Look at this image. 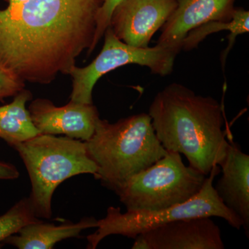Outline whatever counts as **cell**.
<instances>
[{"instance_id": "ac0fdd59", "label": "cell", "mask_w": 249, "mask_h": 249, "mask_svg": "<svg viewBox=\"0 0 249 249\" xmlns=\"http://www.w3.org/2000/svg\"><path fill=\"white\" fill-rule=\"evenodd\" d=\"M24 83L14 71L0 65V101L16 96L24 89Z\"/></svg>"}, {"instance_id": "d6986e66", "label": "cell", "mask_w": 249, "mask_h": 249, "mask_svg": "<svg viewBox=\"0 0 249 249\" xmlns=\"http://www.w3.org/2000/svg\"><path fill=\"white\" fill-rule=\"evenodd\" d=\"M19 173L11 163L0 162V180H13L19 178Z\"/></svg>"}, {"instance_id": "9a60e30c", "label": "cell", "mask_w": 249, "mask_h": 249, "mask_svg": "<svg viewBox=\"0 0 249 249\" xmlns=\"http://www.w3.org/2000/svg\"><path fill=\"white\" fill-rule=\"evenodd\" d=\"M222 30L231 33L229 37V45L222 55V65L225 63L226 58L233 46L236 37L242 34H247L249 31V12L244 9H235L231 20L218 21L203 24L188 33L183 42L182 48L191 50L202 41L206 36L213 33Z\"/></svg>"}, {"instance_id": "ba28073f", "label": "cell", "mask_w": 249, "mask_h": 249, "mask_svg": "<svg viewBox=\"0 0 249 249\" xmlns=\"http://www.w3.org/2000/svg\"><path fill=\"white\" fill-rule=\"evenodd\" d=\"M132 249H224L222 233L212 217L174 221L142 232Z\"/></svg>"}, {"instance_id": "7c38bea8", "label": "cell", "mask_w": 249, "mask_h": 249, "mask_svg": "<svg viewBox=\"0 0 249 249\" xmlns=\"http://www.w3.org/2000/svg\"><path fill=\"white\" fill-rule=\"evenodd\" d=\"M221 177L214 186L223 204L240 218L249 235V156L231 139L227 155L219 165Z\"/></svg>"}, {"instance_id": "6da1fadb", "label": "cell", "mask_w": 249, "mask_h": 249, "mask_svg": "<svg viewBox=\"0 0 249 249\" xmlns=\"http://www.w3.org/2000/svg\"><path fill=\"white\" fill-rule=\"evenodd\" d=\"M104 0H20L0 9V65L24 82L70 74L89 52Z\"/></svg>"}, {"instance_id": "2e32d148", "label": "cell", "mask_w": 249, "mask_h": 249, "mask_svg": "<svg viewBox=\"0 0 249 249\" xmlns=\"http://www.w3.org/2000/svg\"><path fill=\"white\" fill-rule=\"evenodd\" d=\"M39 221L29 197L18 201L0 216V247L6 238L17 233L22 228Z\"/></svg>"}, {"instance_id": "e0dca14e", "label": "cell", "mask_w": 249, "mask_h": 249, "mask_svg": "<svg viewBox=\"0 0 249 249\" xmlns=\"http://www.w3.org/2000/svg\"><path fill=\"white\" fill-rule=\"evenodd\" d=\"M124 0H104L101 9L98 11L97 16H96V27L95 31L94 37L92 45L88 52V55H90L96 45H98L99 41L104 36L106 29L109 27L110 19L113 11L115 9L116 6Z\"/></svg>"}, {"instance_id": "9c48e42d", "label": "cell", "mask_w": 249, "mask_h": 249, "mask_svg": "<svg viewBox=\"0 0 249 249\" xmlns=\"http://www.w3.org/2000/svg\"><path fill=\"white\" fill-rule=\"evenodd\" d=\"M178 6V0H124L113 11L109 27L127 45L147 47Z\"/></svg>"}, {"instance_id": "8992f818", "label": "cell", "mask_w": 249, "mask_h": 249, "mask_svg": "<svg viewBox=\"0 0 249 249\" xmlns=\"http://www.w3.org/2000/svg\"><path fill=\"white\" fill-rule=\"evenodd\" d=\"M206 175L168 152L114 190L127 211H152L188 201L201 191Z\"/></svg>"}, {"instance_id": "30bf717a", "label": "cell", "mask_w": 249, "mask_h": 249, "mask_svg": "<svg viewBox=\"0 0 249 249\" xmlns=\"http://www.w3.org/2000/svg\"><path fill=\"white\" fill-rule=\"evenodd\" d=\"M33 124L39 133L63 135L88 142L92 137L99 118L93 104L70 102L56 107L52 101L37 98L28 108Z\"/></svg>"}, {"instance_id": "7a4b0ae2", "label": "cell", "mask_w": 249, "mask_h": 249, "mask_svg": "<svg viewBox=\"0 0 249 249\" xmlns=\"http://www.w3.org/2000/svg\"><path fill=\"white\" fill-rule=\"evenodd\" d=\"M156 135L168 152L183 155L189 165L208 175L222 163L229 146L220 103L178 83L158 92L149 108Z\"/></svg>"}, {"instance_id": "5b68a950", "label": "cell", "mask_w": 249, "mask_h": 249, "mask_svg": "<svg viewBox=\"0 0 249 249\" xmlns=\"http://www.w3.org/2000/svg\"><path fill=\"white\" fill-rule=\"evenodd\" d=\"M219 173V165H214L197 194L185 202L170 207L152 211H127L123 213L120 208L110 206L106 217L97 221V230L88 236L87 248L96 249L100 242L109 235L134 239L154 228L188 218L220 217L231 227L240 230L242 221L223 204L214 190V180Z\"/></svg>"}, {"instance_id": "3957f363", "label": "cell", "mask_w": 249, "mask_h": 249, "mask_svg": "<svg viewBox=\"0 0 249 249\" xmlns=\"http://www.w3.org/2000/svg\"><path fill=\"white\" fill-rule=\"evenodd\" d=\"M85 142L97 165L95 178L111 191L168 154L156 135L148 113L114 124L99 119L92 137Z\"/></svg>"}, {"instance_id": "8fae6325", "label": "cell", "mask_w": 249, "mask_h": 249, "mask_svg": "<svg viewBox=\"0 0 249 249\" xmlns=\"http://www.w3.org/2000/svg\"><path fill=\"white\" fill-rule=\"evenodd\" d=\"M235 0H178V6L163 26L157 45L180 51L188 33L203 24L229 21Z\"/></svg>"}, {"instance_id": "4fadbf2b", "label": "cell", "mask_w": 249, "mask_h": 249, "mask_svg": "<svg viewBox=\"0 0 249 249\" xmlns=\"http://www.w3.org/2000/svg\"><path fill=\"white\" fill-rule=\"evenodd\" d=\"M97 221L93 217H87L75 224L67 223L58 226L40 220L22 228L17 233L6 238L4 244L19 249H53L57 242L78 237L83 230L97 227Z\"/></svg>"}, {"instance_id": "277c9868", "label": "cell", "mask_w": 249, "mask_h": 249, "mask_svg": "<svg viewBox=\"0 0 249 249\" xmlns=\"http://www.w3.org/2000/svg\"><path fill=\"white\" fill-rule=\"evenodd\" d=\"M11 147L29 173L32 186L29 199L38 218L52 217V196L60 183L76 175H95L97 172L86 143L79 139L39 134Z\"/></svg>"}, {"instance_id": "5bb4252c", "label": "cell", "mask_w": 249, "mask_h": 249, "mask_svg": "<svg viewBox=\"0 0 249 249\" xmlns=\"http://www.w3.org/2000/svg\"><path fill=\"white\" fill-rule=\"evenodd\" d=\"M32 97L29 90L23 89L14 96L12 102L0 106V138L10 146L40 134L26 107Z\"/></svg>"}, {"instance_id": "52a82bcc", "label": "cell", "mask_w": 249, "mask_h": 249, "mask_svg": "<svg viewBox=\"0 0 249 249\" xmlns=\"http://www.w3.org/2000/svg\"><path fill=\"white\" fill-rule=\"evenodd\" d=\"M101 52L88 66H74L70 72L72 78L70 101L93 104V87L101 77L116 69L136 64L148 67L152 73L166 76L173 71L175 58L179 51L157 45L154 47H137L121 40L110 27L104 34Z\"/></svg>"}]
</instances>
